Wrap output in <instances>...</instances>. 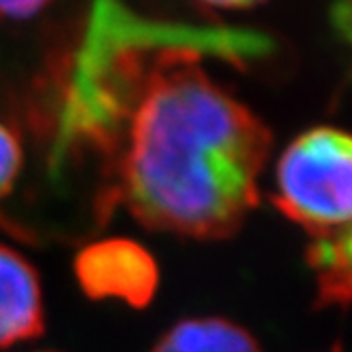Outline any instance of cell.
<instances>
[{"label": "cell", "mask_w": 352, "mask_h": 352, "mask_svg": "<svg viewBox=\"0 0 352 352\" xmlns=\"http://www.w3.org/2000/svg\"><path fill=\"white\" fill-rule=\"evenodd\" d=\"M274 136L242 102L174 52L151 66L130 121L121 195L148 230L195 240L238 234L259 206Z\"/></svg>", "instance_id": "obj_1"}, {"label": "cell", "mask_w": 352, "mask_h": 352, "mask_svg": "<svg viewBox=\"0 0 352 352\" xmlns=\"http://www.w3.org/2000/svg\"><path fill=\"white\" fill-rule=\"evenodd\" d=\"M274 206L312 236L350 228L352 142L320 125L297 136L276 166Z\"/></svg>", "instance_id": "obj_2"}, {"label": "cell", "mask_w": 352, "mask_h": 352, "mask_svg": "<svg viewBox=\"0 0 352 352\" xmlns=\"http://www.w3.org/2000/svg\"><path fill=\"white\" fill-rule=\"evenodd\" d=\"M74 274L91 299H121L132 308H146L155 297L160 270L144 246L128 238H109L85 246Z\"/></svg>", "instance_id": "obj_3"}, {"label": "cell", "mask_w": 352, "mask_h": 352, "mask_svg": "<svg viewBox=\"0 0 352 352\" xmlns=\"http://www.w3.org/2000/svg\"><path fill=\"white\" fill-rule=\"evenodd\" d=\"M45 304L38 272L17 250L0 244V348L41 338Z\"/></svg>", "instance_id": "obj_4"}, {"label": "cell", "mask_w": 352, "mask_h": 352, "mask_svg": "<svg viewBox=\"0 0 352 352\" xmlns=\"http://www.w3.org/2000/svg\"><path fill=\"white\" fill-rule=\"evenodd\" d=\"M153 352H263L242 324L219 316L185 318L157 340Z\"/></svg>", "instance_id": "obj_5"}, {"label": "cell", "mask_w": 352, "mask_h": 352, "mask_svg": "<svg viewBox=\"0 0 352 352\" xmlns=\"http://www.w3.org/2000/svg\"><path fill=\"white\" fill-rule=\"evenodd\" d=\"M308 263L316 274L320 306L340 304L346 308L350 295V228L314 236Z\"/></svg>", "instance_id": "obj_6"}, {"label": "cell", "mask_w": 352, "mask_h": 352, "mask_svg": "<svg viewBox=\"0 0 352 352\" xmlns=\"http://www.w3.org/2000/svg\"><path fill=\"white\" fill-rule=\"evenodd\" d=\"M21 164H23V151L19 138L5 123H0V197H5L13 189L21 172Z\"/></svg>", "instance_id": "obj_7"}, {"label": "cell", "mask_w": 352, "mask_h": 352, "mask_svg": "<svg viewBox=\"0 0 352 352\" xmlns=\"http://www.w3.org/2000/svg\"><path fill=\"white\" fill-rule=\"evenodd\" d=\"M52 0H0V15L11 19H26L38 13Z\"/></svg>", "instance_id": "obj_8"}, {"label": "cell", "mask_w": 352, "mask_h": 352, "mask_svg": "<svg viewBox=\"0 0 352 352\" xmlns=\"http://www.w3.org/2000/svg\"><path fill=\"white\" fill-rule=\"evenodd\" d=\"M199 3L217 9H248L263 3V0H199Z\"/></svg>", "instance_id": "obj_9"}]
</instances>
